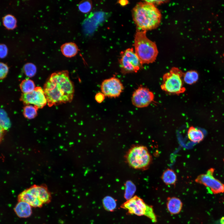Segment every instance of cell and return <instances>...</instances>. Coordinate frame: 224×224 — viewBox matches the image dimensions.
I'll return each instance as SVG.
<instances>
[{"instance_id":"obj_1","label":"cell","mask_w":224,"mask_h":224,"mask_svg":"<svg viewBox=\"0 0 224 224\" xmlns=\"http://www.w3.org/2000/svg\"><path fill=\"white\" fill-rule=\"evenodd\" d=\"M49 107L69 102L74 93L73 84L67 71L53 73L45 83L43 89Z\"/></svg>"},{"instance_id":"obj_2","label":"cell","mask_w":224,"mask_h":224,"mask_svg":"<svg viewBox=\"0 0 224 224\" xmlns=\"http://www.w3.org/2000/svg\"><path fill=\"white\" fill-rule=\"evenodd\" d=\"M132 17L139 30L147 31L158 26L161 15L156 6L144 1L138 3L133 9Z\"/></svg>"},{"instance_id":"obj_3","label":"cell","mask_w":224,"mask_h":224,"mask_svg":"<svg viewBox=\"0 0 224 224\" xmlns=\"http://www.w3.org/2000/svg\"><path fill=\"white\" fill-rule=\"evenodd\" d=\"M146 33V31L138 30L134 38L135 52L142 64L154 62L158 53L156 43L147 37Z\"/></svg>"},{"instance_id":"obj_4","label":"cell","mask_w":224,"mask_h":224,"mask_svg":"<svg viewBox=\"0 0 224 224\" xmlns=\"http://www.w3.org/2000/svg\"><path fill=\"white\" fill-rule=\"evenodd\" d=\"M184 73L177 67L172 68L163 76L161 89L169 94L180 95L185 92L183 77Z\"/></svg>"},{"instance_id":"obj_5","label":"cell","mask_w":224,"mask_h":224,"mask_svg":"<svg viewBox=\"0 0 224 224\" xmlns=\"http://www.w3.org/2000/svg\"><path fill=\"white\" fill-rule=\"evenodd\" d=\"M125 158L130 167L138 170L147 169L152 161V157L147 148L139 145L131 147L127 152Z\"/></svg>"},{"instance_id":"obj_6","label":"cell","mask_w":224,"mask_h":224,"mask_svg":"<svg viewBox=\"0 0 224 224\" xmlns=\"http://www.w3.org/2000/svg\"><path fill=\"white\" fill-rule=\"evenodd\" d=\"M121 207L128 211L130 214L138 216H145L152 222L157 221L156 217L152 207L146 204L141 198L135 195L123 203Z\"/></svg>"},{"instance_id":"obj_7","label":"cell","mask_w":224,"mask_h":224,"mask_svg":"<svg viewBox=\"0 0 224 224\" xmlns=\"http://www.w3.org/2000/svg\"><path fill=\"white\" fill-rule=\"evenodd\" d=\"M120 54L119 63L123 74L137 72L142 68L143 64L133 48L128 49L121 52Z\"/></svg>"},{"instance_id":"obj_8","label":"cell","mask_w":224,"mask_h":224,"mask_svg":"<svg viewBox=\"0 0 224 224\" xmlns=\"http://www.w3.org/2000/svg\"><path fill=\"white\" fill-rule=\"evenodd\" d=\"M214 169H209L206 173L199 175L196 179L195 182L204 185L212 194L223 193L224 184L214 176Z\"/></svg>"},{"instance_id":"obj_9","label":"cell","mask_w":224,"mask_h":224,"mask_svg":"<svg viewBox=\"0 0 224 224\" xmlns=\"http://www.w3.org/2000/svg\"><path fill=\"white\" fill-rule=\"evenodd\" d=\"M20 100L24 104L33 105L38 109L42 108L47 103L44 90L40 87H36L30 93H23Z\"/></svg>"},{"instance_id":"obj_10","label":"cell","mask_w":224,"mask_h":224,"mask_svg":"<svg viewBox=\"0 0 224 224\" xmlns=\"http://www.w3.org/2000/svg\"><path fill=\"white\" fill-rule=\"evenodd\" d=\"M154 98V95L152 92L147 88L140 86L133 93L132 102L136 107L142 108L148 106Z\"/></svg>"},{"instance_id":"obj_11","label":"cell","mask_w":224,"mask_h":224,"mask_svg":"<svg viewBox=\"0 0 224 224\" xmlns=\"http://www.w3.org/2000/svg\"><path fill=\"white\" fill-rule=\"evenodd\" d=\"M124 89L123 85L118 78L112 77L104 80L101 85L102 93L109 97L119 96Z\"/></svg>"},{"instance_id":"obj_12","label":"cell","mask_w":224,"mask_h":224,"mask_svg":"<svg viewBox=\"0 0 224 224\" xmlns=\"http://www.w3.org/2000/svg\"><path fill=\"white\" fill-rule=\"evenodd\" d=\"M27 189L35 196L43 204L48 203L51 201V194L45 185L34 184Z\"/></svg>"},{"instance_id":"obj_13","label":"cell","mask_w":224,"mask_h":224,"mask_svg":"<svg viewBox=\"0 0 224 224\" xmlns=\"http://www.w3.org/2000/svg\"><path fill=\"white\" fill-rule=\"evenodd\" d=\"M18 201H22L29 204L31 207L40 208L43 203L35 195L30 192L27 189L21 192L18 196Z\"/></svg>"},{"instance_id":"obj_14","label":"cell","mask_w":224,"mask_h":224,"mask_svg":"<svg viewBox=\"0 0 224 224\" xmlns=\"http://www.w3.org/2000/svg\"><path fill=\"white\" fill-rule=\"evenodd\" d=\"M31 206L27 203L19 201L14 209L17 216L21 218H27L30 217L32 213Z\"/></svg>"},{"instance_id":"obj_15","label":"cell","mask_w":224,"mask_h":224,"mask_svg":"<svg viewBox=\"0 0 224 224\" xmlns=\"http://www.w3.org/2000/svg\"><path fill=\"white\" fill-rule=\"evenodd\" d=\"M167 209L172 215L179 213L181 211L183 203L181 200L176 197H168L166 203Z\"/></svg>"},{"instance_id":"obj_16","label":"cell","mask_w":224,"mask_h":224,"mask_svg":"<svg viewBox=\"0 0 224 224\" xmlns=\"http://www.w3.org/2000/svg\"><path fill=\"white\" fill-rule=\"evenodd\" d=\"M78 50L77 45L72 42L64 43L61 47V51L63 54L68 58L75 56L78 53Z\"/></svg>"},{"instance_id":"obj_17","label":"cell","mask_w":224,"mask_h":224,"mask_svg":"<svg viewBox=\"0 0 224 224\" xmlns=\"http://www.w3.org/2000/svg\"><path fill=\"white\" fill-rule=\"evenodd\" d=\"M187 135L189 139L194 143H199L204 138V134L201 130L192 126L189 128Z\"/></svg>"},{"instance_id":"obj_18","label":"cell","mask_w":224,"mask_h":224,"mask_svg":"<svg viewBox=\"0 0 224 224\" xmlns=\"http://www.w3.org/2000/svg\"><path fill=\"white\" fill-rule=\"evenodd\" d=\"M161 179L163 182L166 185H174L177 180L176 175L172 169L168 168L163 173Z\"/></svg>"},{"instance_id":"obj_19","label":"cell","mask_w":224,"mask_h":224,"mask_svg":"<svg viewBox=\"0 0 224 224\" xmlns=\"http://www.w3.org/2000/svg\"><path fill=\"white\" fill-rule=\"evenodd\" d=\"M198 74L195 70H191L184 73L183 79L184 83L192 85L196 82L198 79Z\"/></svg>"},{"instance_id":"obj_20","label":"cell","mask_w":224,"mask_h":224,"mask_svg":"<svg viewBox=\"0 0 224 224\" xmlns=\"http://www.w3.org/2000/svg\"><path fill=\"white\" fill-rule=\"evenodd\" d=\"M20 86L23 94L30 93L34 91L36 87L33 81L29 79L23 80L21 83Z\"/></svg>"},{"instance_id":"obj_21","label":"cell","mask_w":224,"mask_h":224,"mask_svg":"<svg viewBox=\"0 0 224 224\" xmlns=\"http://www.w3.org/2000/svg\"><path fill=\"white\" fill-rule=\"evenodd\" d=\"M4 26L8 30H13L16 26L17 21L16 18L13 15L8 14L2 19Z\"/></svg>"},{"instance_id":"obj_22","label":"cell","mask_w":224,"mask_h":224,"mask_svg":"<svg viewBox=\"0 0 224 224\" xmlns=\"http://www.w3.org/2000/svg\"><path fill=\"white\" fill-rule=\"evenodd\" d=\"M38 109L33 105H26L23 108V115L24 117L27 119H33L37 115Z\"/></svg>"},{"instance_id":"obj_23","label":"cell","mask_w":224,"mask_h":224,"mask_svg":"<svg viewBox=\"0 0 224 224\" xmlns=\"http://www.w3.org/2000/svg\"><path fill=\"white\" fill-rule=\"evenodd\" d=\"M102 203L105 209L108 211H112L116 208V203L114 199L109 196L105 197L103 198Z\"/></svg>"},{"instance_id":"obj_24","label":"cell","mask_w":224,"mask_h":224,"mask_svg":"<svg viewBox=\"0 0 224 224\" xmlns=\"http://www.w3.org/2000/svg\"><path fill=\"white\" fill-rule=\"evenodd\" d=\"M126 184L124 197L128 200L133 197L136 188L134 184L130 182H127Z\"/></svg>"},{"instance_id":"obj_25","label":"cell","mask_w":224,"mask_h":224,"mask_svg":"<svg viewBox=\"0 0 224 224\" xmlns=\"http://www.w3.org/2000/svg\"><path fill=\"white\" fill-rule=\"evenodd\" d=\"M23 71L25 75L29 77H33L36 72V67L32 63H26L23 67Z\"/></svg>"},{"instance_id":"obj_26","label":"cell","mask_w":224,"mask_h":224,"mask_svg":"<svg viewBox=\"0 0 224 224\" xmlns=\"http://www.w3.org/2000/svg\"><path fill=\"white\" fill-rule=\"evenodd\" d=\"M78 8L80 12L83 13H87L91 10L92 3L91 1L84 0L79 3Z\"/></svg>"},{"instance_id":"obj_27","label":"cell","mask_w":224,"mask_h":224,"mask_svg":"<svg viewBox=\"0 0 224 224\" xmlns=\"http://www.w3.org/2000/svg\"><path fill=\"white\" fill-rule=\"evenodd\" d=\"M8 70V67L7 64L0 62V79H3L6 77Z\"/></svg>"},{"instance_id":"obj_28","label":"cell","mask_w":224,"mask_h":224,"mask_svg":"<svg viewBox=\"0 0 224 224\" xmlns=\"http://www.w3.org/2000/svg\"><path fill=\"white\" fill-rule=\"evenodd\" d=\"M7 52V46L4 44H0V58H3L6 57Z\"/></svg>"},{"instance_id":"obj_29","label":"cell","mask_w":224,"mask_h":224,"mask_svg":"<svg viewBox=\"0 0 224 224\" xmlns=\"http://www.w3.org/2000/svg\"><path fill=\"white\" fill-rule=\"evenodd\" d=\"M105 98V96L102 92H98L95 96V99L96 101L99 103L103 101Z\"/></svg>"},{"instance_id":"obj_30","label":"cell","mask_w":224,"mask_h":224,"mask_svg":"<svg viewBox=\"0 0 224 224\" xmlns=\"http://www.w3.org/2000/svg\"><path fill=\"white\" fill-rule=\"evenodd\" d=\"M145 2L152 4L155 6L156 5H159L169 2L168 0H145Z\"/></svg>"},{"instance_id":"obj_31","label":"cell","mask_w":224,"mask_h":224,"mask_svg":"<svg viewBox=\"0 0 224 224\" xmlns=\"http://www.w3.org/2000/svg\"><path fill=\"white\" fill-rule=\"evenodd\" d=\"M4 129L0 125V142L2 139L4 134Z\"/></svg>"},{"instance_id":"obj_32","label":"cell","mask_w":224,"mask_h":224,"mask_svg":"<svg viewBox=\"0 0 224 224\" xmlns=\"http://www.w3.org/2000/svg\"><path fill=\"white\" fill-rule=\"evenodd\" d=\"M128 2V1L126 0H119L118 2V3L122 6H124L126 5Z\"/></svg>"},{"instance_id":"obj_33","label":"cell","mask_w":224,"mask_h":224,"mask_svg":"<svg viewBox=\"0 0 224 224\" xmlns=\"http://www.w3.org/2000/svg\"><path fill=\"white\" fill-rule=\"evenodd\" d=\"M218 224H224V217H222L219 220Z\"/></svg>"}]
</instances>
